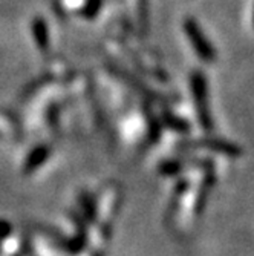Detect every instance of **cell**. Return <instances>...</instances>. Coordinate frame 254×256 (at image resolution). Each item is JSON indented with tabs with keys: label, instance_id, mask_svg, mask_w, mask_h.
Returning a JSON list of instances; mask_svg holds the SVG:
<instances>
[{
	"label": "cell",
	"instance_id": "1",
	"mask_svg": "<svg viewBox=\"0 0 254 256\" xmlns=\"http://www.w3.org/2000/svg\"><path fill=\"white\" fill-rule=\"evenodd\" d=\"M184 30H186V32H187V36L190 38V43L195 48L196 54L204 62H213L215 57H216L215 48H213V44L209 40H207V37L204 36V32L199 28L198 23L193 18H187L186 22H184Z\"/></svg>",
	"mask_w": 254,
	"mask_h": 256
},
{
	"label": "cell",
	"instance_id": "2",
	"mask_svg": "<svg viewBox=\"0 0 254 256\" xmlns=\"http://www.w3.org/2000/svg\"><path fill=\"white\" fill-rule=\"evenodd\" d=\"M192 82V90H193V97L198 106V110L201 114V118L209 123V112H207V83L205 77L202 72L195 71L190 77Z\"/></svg>",
	"mask_w": 254,
	"mask_h": 256
},
{
	"label": "cell",
	"instance_id": "3",
	"mask_svg": "<svg viewBox=\"0 0 254 256\" xmlns=\"http://www.w3.org/2000/svg\"><path fill=\"white\" fill-rule=\"evenodd\" d=\"M46 154H48V150H46L44 148H40V149H37V150L32 154V160H31V162H29V169H32V168L38 166L40 162L44 160Z\"/></svg>",
	"mask_w": 254,
	"mask_h": 256
},
{
	"label": "cell",
	"instance_id": "4",
	"mask_svg": "<svg viewBox=\"0 0 254 256\" xmlns=\"http://www.w3.org/2000/svg\"><path fill=\"white\" fill-rule=\"evenodd\" d=\"M253 23H254V16H253Z\"/></svg>",
	"mask_w": 254,
	"mask_h": 256
}]
</instances>
